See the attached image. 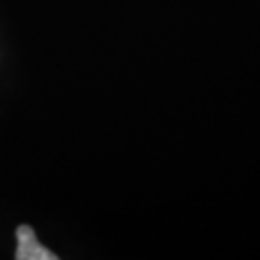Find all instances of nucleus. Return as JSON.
Wrapping results in <instances>:
<instances>
[{"instance_id":"f257e3e1","label":"nucleus","mask_w":260,"mask_h":260,"mask_svg":"<svg viewBox=\"0 0 260 260\" xmlns=\"http://www.w3.org/2000/svg\"><path fill=\"white\" fill-rule=\"evenodd\" d=\"M18 260H56V254L43 247L35 237L33 228L29 225H19L18 228Z\"/></svg>"}]
</instances>
